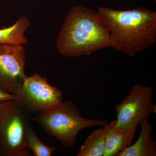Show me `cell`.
I'll use <instances>...</instances> for the list:
<instances>
[{
    "label": "cell",
    "mask_w": 156,
    "mask_h": 156,
    "mask_svg": "<svg viewBox=\"0 0 156 156\" xmlns=\"http://www.w3.org/2000/svg\"><path fill=\"white\" fill-rule=\"evenodd\" d=\"M32 119L41 126L46 133L56 138L65 147L75 144L80 131L93 126L104 127L107 121L88 119L81 115L73 101L62 102L58 106L39 113Z\"/></svg>",
    "instance_id": "cell-3"
},
{
    "label": "cell",
    "mask_w": 156,
    "mask_h": 156,
    "mask_svg": "<svg viewBox=\"0 0 156 156\" xmlns=\"http://www.w3.org/2000/svg\"><path fill=\"white\" fill-rule=\"evenodd\" d=\"M93 131L80 147L78 156H103L108 126Z\"/></svg>",
    "instance_id": "cell-11"
},
{
    "label": "cell",
    "mask_w": 156,
    "mask_h": 156,
    "mask_svg": "<svg viewBox=\"0 0 156 156\" xmlns=\"http://www.w3.org/2000/svg\"><path fill=\"white\" fill-rule=\"evenodd\" d=\"M20 96L30 113L37 114L60 105L63 93L60 89L50 85L47 77L36 73L31 76H26Z\"/></svg>",
    "instance_id": "cell-6"
},
{
    "label": "cell",
    "mask_w": 156,
    "mask_h": 156,
    "mask_svg": "<svg viewBox=\"0 0 156 156\" xmlns=\"http://www.w3.org/2000/svg\"><path fill=\"white\" fill-rule=\"evenodd\" d=\"M148 119H143L140 123L141 131L138 139L133 144L128 146L117 156H156V143L153 140V127Z\"/></svg>",
    "instance_id": "cell-9"
},
{
    "label": "cell",
    "mask_w": 156,
    "mask_h": 156,
    "mask_svg": "<svg viewBox=\"0 0 156 156\" xmlns=\"http://www.w3.org/2000/svg\"><path fill=\"white\" fill-rule=\"evenodd\" d=\"M28 17L23 16L13 25L0 28V44L25 45L28 43L25 33L30 26Z\"/></svg>",
    "instance_id": "cell-10"
},
{
    "label": "cell",
    "mask_w": 156,
    "mask_h": 156,
    "mask_svg": "<svg viewBox=\"0 0 156 156\" xmlns=\"http://www.w3.org/2000/svg\"><path fill=\"white\" fill-rule=\"evenodd\" d=\"M108 130L103 156H117L124 149L131 145L137 128L122 130L116 126V120L108 124Z\"/></svg>",
    "instance_id": "cell-8"
},
{
    "label": "cell",
    "mask_w": 156,
    "mask_h": 156,
    "mask_svg": "<svg viewBox=\"0 0 156 156\" xmlns=\"http://www.w3.org/2000/svg\"><path fill=\"white\" fill-rule=\"evenodd\" d=\"M26 63L22 46L0 44V89L20 96L26 76Z\"/></svg>",
    "instance_id": "cell-7"
},
{
    "label": "cell",
    "mask_w": 156,
    "mask_h": 156,
    "mask_svg": "<svg viewBox=\"0 0 156 156\" xmlns=\"http://www.w3.org/2000/svg\"><path fill=\"white\" fill-rule=\"evenodd\" d=\"M153 90L141 84L134 85L128 95L115 107L117 112L116 126L127 130L137 126L143 119L156 113L152 105Z\"/></svg>",
    "instance_id": "cell-5"
},
{
    "label": "cell",
    "mask_w": 156,
    "mask_h": 156,
    "mask_svg": "<svg viewBox=\"0 0 156 156\" xmlns=\"http://www.w3.org/2000/svg\"><path fill=\"white\" fill-rule=\"evenodd\" d=\"M59 53L69 57L89 55L110 47V35L100 15L83 6H75L68 12L56 39Z\"/></svg>",
    "instance_id": "cell-2"
},
{
    "label": "cell",
    "mask_w": 156,
    "mask_h": 156,
    "mask_svg": "<svg viewBox=\"0 0 156 156\" xmlns=\"http://www.w3.org/2000/svg\"><path fill=\"white\" fill-rule=\"evenodd\" d=\"M25 146L33 152L34 156H51L57 147H50L41 141L35 133L31 124L26 131Z\"/></svg>",
    "instance_id": "cell-12"
},
{
    "label": "cell",
    "mask_w": 156,
    "mask_h": 156,
    "mask_svg": "<svg viewBox=\"0 0 156 156\" xmlns=\"http://www.w3.org/2000/svg\"><path fill=\"white\" fill-rule=\"evenodd\" d=\"M98 13L110 35V47L130 56L147 50L156 42V12L139 7L115 10L100 7Z\"/></svg>",
    "instance_id": "cell-1"
},
{
    "label": "cell",
    "mask_w": 156,
    "mask_h": 156,
    "mask_svg": "<svg viewBox=\"0 0 156 156\" xmlns=\"http://www.w3.org/2000/svg\"><path fill=\"white\" fill-rule=\"evenodd\" d=\"M20 99H22L21 96L11 94L5 90L0 89V102L7 101Z\"/></svg>",
    "instance_id": "cell-13"
},
{
    "label": "cell",
    "mask_w": 156,
    "mask_h": 156,
    "mask_svg": "<svg viewBox=\"0 0 156 156\" xmlns=\"http://www.w3.org/2000/svg\"><path fill=\"white\" fill-rule=\"evenodd\" d=\"M31 120L21 99L0 102V156H31L24 142Z\"/></svg>",
    "instance_id": "cell-4"
}]
</instances>
